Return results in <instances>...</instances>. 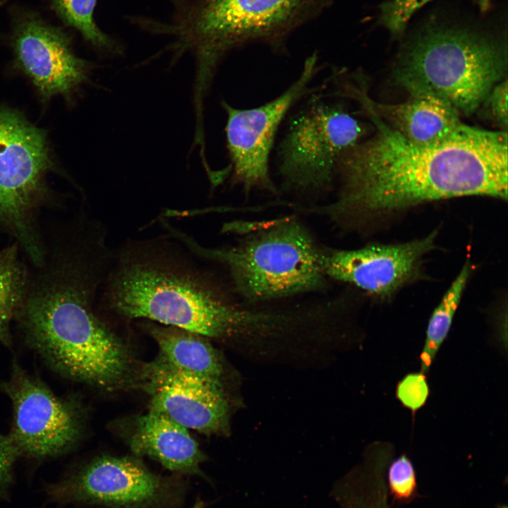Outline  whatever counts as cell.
Segmentation results:
<instances>
[{"mask_svg":"<svg viewBox=\"0 0 508 508\" xmlns=\"http://www.w3.org/2000/svg\"><path fill=\"white\" fill-rule=\"evenodd\" d=\"M53 169L46 132L17 110L0 107V233L34 267L46 253L42 214L56 204L47 182Z\"/></svg>","mask_w":508,"mask_h":508,"instance_id":"52a82bcc","label":"cell"},{"mask_svg":"<svg viewBox=\"0 0 508 508\" xmlns=\"http://www.w3.org/2000/svg\"><path fill=\"white\" fill-rule=\"evenodd\" d=\"M388 492L397 501L406 502L416 493L417 482L413 465L403 454L392 460L387 470Z\"/></svg>","mask_w":508,"mask_h":508,"instance_id":"7402d4cb","label":"cell"},{"mask_svg":"<svg viewBox=\"0 0 508 508\" xmlns=\"http://www.w3.org/2000/svg\"><path fill=\"white\" fill-rule=\"evenodd\" d=\"M147 322L145 326L159 346V356L177 370L225 390L222 357L208 338L177 327Z\"/></svg>","mask_w":508,"mask_h":508,"instance_id":"e0dca14e","label":"cell"},{"mask_svg":"<svg viewBox=\"0 0 508 508\" xmlns=\"http://www.w3.org/2000/svg\"><path fill=\"white\" fill-rule=\"evenodd\" d=\"M389 492L385 482L374 480L353 492L344 508H390Z\"/></svg>","mask_w":508,"mask_h":508,"instance_id":"cb8c5ba5","label":"cell"},{"mask_svg":"<svg viewBox=\"0 0 508 508\" xmlns=\"http://www.w3.org/2000/svg\"><path fill=\"white\" fill-rule=\"evenodd\" d=\"M46 248L14 318L27 342L70 380L105 390L124 387L132 356L95 306L113 260L107 238L68 228L51 234Z\"/></svg>","mask_w":508,"mask_h":508,"instance_id":"7a4b0ae2","label":"cell"},{"mask_svg":"<svg viewBox=\"0 0 508 508\" xmlns=\"http://www.w3.org/2000/svg\"><path fill=\"white\" fill-rule=\"evenodd\" d=\"M3 4V1L0 0V6Z\"/></svg>","mask_w":508,"mask_h":508,"instance_id":"4316f807","label":"cell"},{"mask_svg":"<svg viewBox=\"0 0 508 508\" xmlns=\"http://www.w3.org/2000/svg\"><path fill=\"white\" fill-rule=\"evenodd\" d=\"M140 379L151 411L205 435L229 434L230 406L225 390L177 370L159 356L143 367Z\"/></svg>","mask_w":508,"mask_h":508,"instance_id":"7c38bea8","label":"cell"},{"mask_svg":"<svg viewBox=\"0 0 508 508\" xmlns=\"http://www.w3.org/2000/svg\"><path fill=\"white\" fill-rule=\"evenodd\" d=\"M1 389L13 404V425L9 435L20 455L53 457L68 452L77 442L81 419L79 408L72 400L56 396L16 363Z\"/></svg>","mask_w":508,"mask_h":508,"instance_id":"30bf717a","label":"cell"},{"mask_svg":"<svg viewBox=\"0 0 508 508\" xmlns=\"http://www.w3.org/2000/svg\"><path fill=\"white\" fill-rule=\"evenodd\" d=\"M354 97L373 121L375 134L344 152L337 169V198L311 212L342 224L431 200L468 195L507 200V131L465 125L447 140L418 145L389 126L365 92Z\"/></svg>","mask_w":508,"mask_h":508,"instance_id":"6da1fadb","label":"cell"},{"mask_svg":"<svg viewBox=\"0 0 508 508\" xmlns=\"http://www.w3.org/2000/svg\"><path fill=\"white\" fill-rule=\"evenodd\" d=\"M97 0H52V8L65 24L75 28L92 45L112 49L114 42L97 26L93 12Z\"/></svg>","mask_w":508,"mask_h":508,"instance_id":"ffe728a7","label":"cell"},{"mask_svg":"<svg viewBox=\"0 0 508 508\" xmlns=\"http://www.w3.org/2000/svg\"><path fill=\"white\" fill-rule=\"evenodd\" d=\"M507 68L506 39L468 26L433 22L405 44L394 75L404 89H428L469 116L504 79Z\"/></svg>","mask_w":508,"mask_h":508,"instance_id":"5b68a950","label":"cell"},{"mask_svg":"<svg viewBox=\"0 0 508 508\" xmlns=\"http://www.w3.org/2000/svg\"><path fill=\"white\" fill-rule=\"evenodd\" d=\"M409 99L397 104L368 100L375 112L406 140L418 145H433L447 140L466 124L459 112L434 92L421 87L405 89Z\"/></svg>","mask_w":508,"mask_h":508,"instance_id":"9a60e30c","label":"cell"},{"mask_svg":"<svg viewBox=\"0 0 508 508\" xmlns=\"http://www.w3.org/2000/svg\"><path fill=\"white\" fill-rule=\"evenodd\" d=\"M128 442L135 455L154 459L170 471L202 476L205 456L198 444L188 429L162 413L150 410L140 416Z\"/></svg>","mask_w":508,"mask_h":508,"instance_id":"2e32d148","label":"cell"},{"mask_svg":"<svg viewBox=\"0 0 508 508\" xmlns=\"http://www.w3.org/2000/svg\"><path fill=\"white\" fill-rule=\"evenodd\" d=\"M470 273V265L466 262L429 320L424 346L420 354L421 372L425 374L429 371L449 333Z\"/></svg>","mask_w":508,"mask_h":508,"instance_id":"d6986e66","label":"cell"},{"mask_svg":"<svg viewBox=\"0 0 508 508\" xmlns=\"http://www.w3.org/2000/svg\"><path fill=\"white\" fill-rule=\"evenodd\" d=\"M437 233L404 243L355 250L323 247L324 272L327 278L389 296L412 278L423 255L435 248Z\"/></svg>","mask_w":508,"mask_h":508,"instance_id":"5bb4252c","label":"cell"},{"mask_svg":"<svg viewBox=\"0 0 508 508\" xmlns=\"http://www.w3.org/2000/svg\"><path fill=\"white\" fill-rule=\"evenodd\" d=\"M12 46L18 67L44 99L68 95L88 78V64L74 54L67 35L39 17L17 23Z\"/></svg>","mask_w":508,"mask_h":508,"instance_id":"4fadbf2b","label":"cell"},{"mask_svg":"<svg viewBox=\"0 0 508 508\" xmlns=\"http://www.w3.org/2000/svg\"><path fill=\"white\" fill-rule=\"evenodd\" d=\"M16 243L0 250V341L11 344L10 324L26 293L30 272Z\"/></svg>","mask_w":508,"mask_h":508,"instance_id":"ac0fdd59","label":"cell"},{"mask_svg":"<svg viewBox=\"0 0 508 508\" xmlns=\"http://www.w3.org/2000/svg\"><path fill=\"white\" fill-rule=\"evenodd\" d=\"M430 389L425 374L422 372L410 373L397 384L396 397L403 406L416 412L427 401Z\"/></svg>","mask_w":508,"mask_h":508,"instance_id":"603a6c76","label":"cell"},{"mask_svg":"<svg viewBox=\"0 0 508 508\" xmlns=\"http://www.w3.org/2000/svg\"><path fill=\"white\" fill-rule=\"evenodd\" d=\"M174 239L131 240L114 251L99 299L127 319L208 339L243 337L246 315L241 303Z\"/></svg>","mask_w":508,"mask_h":508,"instance_id":"3957f363","label":"cell"},{"mask_svg":"<svg viewBox=\"0 0 508 508\" xmlns=\"http://www.w3.org/2000/svg\"><path fill=\"white\" fill-rule=\"evenodd\" d=\"M364 133L363 124L342 103L310 100L292 118L278 147L283 188L309 196L330 190L341 156Z\"/></svg>","mask_w":508,"mask_h":508,"instance_id":"ba28073f","label":"cell"},{"mask_svg":"<svg viewBox=\"0 0 508 508\" xmlns=\"http://www.w3.org/2000/svg\"><path fill=\"white\" fill-rule=\"evenodd\" d=\"M318 56L304 62L298 78L280 95L262 105L249 109L234 108L226 102V149L234 185L247 194L260 190L276 195L277 187L271 178L269 159L282 121L292 107L310 92L309 84L318 72Z\"/></svg>","mask_w":508,"mask_h":508,"instance_id":"9c48e42d","label":"cell"},{"mask_svg":"<svg viewBox=\"0 0 508 508\" xmlns=\"http://www.w3.org/2000/svg\"><path fill=\"white\" fill-rule=\"evenodd\" d=\"M20 453L8 435L0 434V495L9 488L13 480V465Z\"/></svg>","mask_w":508,"mask_h":508,"instance_id":"484cf974","label":"cell"},{"mask_svg":"<svg viewBox=\"0 0 508 508\" xmlns=\"http://www.w3.org/2000/svg\"><path fill=\"white\" fill-rule=\"evenodd\" d=\"M433 0H388L379 6L378 24L394 37L401 35L413 15ZM482 12L491 7L490 0H471Z\"/></svg>","mask_w":508,"mask_h":508,"instance_id":"44dd1931","label":"cell"},{"mask_svg":"<svg viewBox=\"0 0 508 508\" xmlns=\"http://www.w3.org/2000/svg\"><path fill=\"white\" fill-rule=\"evenodd\" d=\"M167 484L140 461L131 457H97L47 488L61 503L143 508L162 500Z\"/></svg>","mask_w":508,"mask_h":508,"instance_id":"8fae6325","label":"cell"},{"mask_svg":"<svg viewBox=\"0 0 508 508\" xmlns=\"http://www.w3.org/2000/svg\"><path fill=\"white\" fill-rule=\"evenodd\" d=\"M332 0H198L176 28L179 52L196 59L195 85L211 86L222 59L252 42L280 47L296 28L315 17Z\"/></svg>","mask_w":508,"mask_h":508,"instance_id":"8992f818","label":"cell"},{"mask_svg":"<svg viewBox=\"0 0 508 508\" xmlns=\"http://www.w3.org/2000/svg\"><path fill=\"white\" fill-rule=\"evenodd\" d=\"M480 107H482L483 114L486 118L493 121L502 130H506L507 126V78L497 83L491 89Z\"/></svg>","mask_w":508,"mask_h":508,"instance_id":"d4e9b609","label":"cell"},{"mask_svg":"<svg viewBox=\"0 0 508 508\" xmlns=\"http://www.w3.org/2000/svg\"><path fill=\"white\" fill-rule=\"evenodd\" d=\"M164 227L197 257L223 267L232 292L247 303L263 304L327 287L323 247L298 219L257 227L236 244L220 248L202 246L169 222Z\"/></svg>","mask_w":508,"mask_h":508,"instance_id":"277c9868","label":"cell"}]
</instances>
